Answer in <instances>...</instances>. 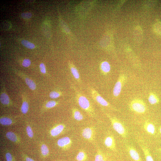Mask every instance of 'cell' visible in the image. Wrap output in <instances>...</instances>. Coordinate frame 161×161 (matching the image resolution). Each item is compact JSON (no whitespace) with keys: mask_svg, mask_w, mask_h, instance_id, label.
Segmentation results:
<instances>
[{"mask_svg":"<svg viewBox=\"0 0 161 161\" xmlns=\"http://www.w3.org/2000/svg\"><path fill=\"white\" fill-rule=\"evenodd\" d=\"M5 157L7 161H13V156L9 152H7L6 153Z\"/></svg>","mask_w":161,"mask_h":161,"instance_id":"d6a6232c","label":"cell"},{"mask_svg":"<svg viewBox=\"0 0 161 161\" xmlns=\"http://www.w3.org/2000/svg\"><path fill=\"white\" fill-rule=\"evenodd\" d=\"M126 147L130 156L134 161H142L138 153L134 147L130 145H128Z\"/></svg>","mask_w":161,"mask_h":161,"instance_id":"9c48e42d","label":"cell"},{"mask_svg":"<svg viewBox=\"0 0 161 161\" xmlns=\"http://www.w3.org/2000/svg\"><path fill=\"white\" fill-rule=\"evenodd\" d=\"M72 114L73 118L76 120L80 121L83 119V116L80 111L76 108L72 109Z\"/></svg>","mask_w":161,"mask_h":161,"instance_id":"d6986e66","label":"cell"},{"mask_svg":"<svg viewBox=\"0 0 161 161\" xmlns=\"http://www.w3.org/2000/svg\"><path fill=\"white\" fill-rule=\"evenodd\" d=\"M31 64V61L29 59H24L22 62V66L24 67H28Z\"/></svg>","mask_w":161,"mask_h":161,"instance_id":"1f68e13d","label":"cell"},{"mask_svg":"<svg viewBox=\"0 0 161 161\" xmlns=\"http://www.w3.org/2000/svg\"><path fill=\"white\" fill-rule=\"evenodd\" d=\"M127 79L126 76L124 74H121L120 75L113 88V93L114 96L117 97L119 95Z\"/></svg>","mask_w":161,"mask_h":161,"instance_id":"5b68a950","label":"cell"},{"mask_svg":"<svg viewBox=\"0 0 161 161\" xmlns=\"http://www.w3.org/2000/svg\"><path fill=\"white\" fill-rule=\"evenodd\" d=\"M41 150L42 155L44 156H46L49 153V149L47 146L44 144L41 145Z\"/></svg>","mask_w":161,"mask_h":161,"instance_id":"4316f807","label":"cell"},{"mask_svg":"<svg viewBox=\"0 0 161 161\" xmlns=\"http://www.w3.org/2000/svg\"><path fill=\"white\" fill-rule=\"evenodd\" d=\"M106 114L109 119L114 130L123 137L126 138L128 132L124 124L116 117H112L107 113H106Z\"/></svg>","mask_w":161,"mask_h":161,"instance_id":"7a4b0ae2","label":"cell"},{"mask_svg":"<svg viewBox=\"0 0 161 161\" xmlns=\"http://www.w3.org/2000/svg\"><path fill=\"white\" fill-rule=\"evenodd\" d=\"M65 128L64 125L62 124L57 125L54 126L50 131V134L53 137H56L60 134Z\"/></svg>","mask_w":161,"mask_h":161,"instance_id":"7c38bea8","label":"cell"},{"mask_svg":"<svg viewBox=\"0 0 161 161\" xmlns=\"http://www.w3.org/2000/svg\"><path fill=\"white\" fill-rule=\"evenodd\" d=\"M69 69L71 73L75 79L79 83L81 82V80L79 72L74 65L71 63H69Z\"/></svg>","mask_w":161,"mask_h":161,"instance_id":"5bb4252c","label":"cell"},{"mask_svg":"<svg viewBox=\"0 0 161 161\" xmlns=\"http://www.w3.org/2000/svg\"><path fill=\"white\" fill-rule=\"evenodd\" d=\"M21 43L25 47L30 49H33L35 47V46L33 44L26 40H22Z\"/></svg>","mask_w":161,"mask_h":161,"instance_id":"f1b7e54d","label":"cell"},{"mask_svg":"<svg viewBox=\"0 0 161 161\" xmlns=\"http://www.w3.org/2000/svg\"><path fill=\"white\" fill-rule=\"evenodd\" d=\"M153 29L156 33L161 36V22H157L155 23L153 25Z\"/></svg>","mask_w":161,"mask_h":161,"instance_id":"d4e9b609","label":"cell"},{"mask_svg":"<svg viewBox=\"0 0 161 161\" xmlns=\"http://www.w3.org/2000/svg\"><path fill=\"white\" fill-rule=\"evenodd\" d=\"M90 92L93 99L99 104L103 106L114 109L95 89L92 88H90Z\"/></svg>","mask_w":161,"mask_h":161,"instance_id":"277c9868","label":"cell"},{"mask_svg":"<svg viewBox=\"0 0 161 161\" xmlns=\"http://www.w3.org/2000/svg\"><path fill=\"white\" fill-rule=\"evenodd\" d=\"M148 100L149 103L152 105L157 103L159 101V100L157 96L152 92L149 93Z\"/></svg>","mask_w":161,"mask_h":161,"instance_id":"7402d4cb","label":"cell"},{"mask_svg":"<svg viewBox=\"0 0 161 161\" xmlns=\"http://www.w3.org/2000/svg\"><path fill=\"white\" fill-rule=\"evenodd\" d=\"M87 158L86 153L83 151H80L77 154L76 160L77 161H84Z\"/></svg>","mask_w":161,"mask_h":161,"instance_id":"603a6c76","label":"cell"},{"mask_svg":"<svg viewBox=\"0 0 161 161\" xmlns=\"http://www.w3.org/2000/svg\"><path fill=\"white\" fill-rule=\"evenodd\" d=\"M62 95L61 92L58 91H53L49 94V96L52 99H56Z\"/></svg>","mask_w":161,"mask_h":161,"instance_id":"484cf974","label":"cell"},{"mask_svg":"<svg viewBox=\"0 0 161 161\" xmlns=\"http://www.w3.org/2000/svg\"><path fill=\"white\" fill-rule=\"evenodd\" d=\"M25 159L26 161H35L32 158L27 156L25 157Z\"/></svg>","mask_w":161,"mask_h":161,"instance_id":"e575fe53","label":"cell"},{"mask_svg":"<svg viewBox=\"0 0 161 161\" xmlns=\"http://www.w3.org/2000/svg\"><path fill=\"white\" fill-rule=\"evenodd\" d=\"M72 143V141L70 138L68 137H66L58 140L57 144L59 147L66 149L70 147Z\"/></svg>","mask_w":161,"mask_h":161,"instance_id":"ba28073f","label":"cell"},{"mask_svg":"<svg viewBox=\"0 0 161 161\" xmlns=\"http://www.w3.org/2000/svg\"><path fill=\"white\" fill-rule=\"evenodd\" d=\"M15 73L25 81L26 84L31 90L34 91L36 89V85L35 82L25 74L17 71H15Z\"/></svg>","mask_w":161,"mask_h":161,"instance_id":"52a82bcc","label":"cell"},{"mask_svg":"<svg viewBox=\"0 0 161 161\" xmlns=\"http://www.w3.org/2000/svg\"><path fill=\"white\" fill-rule=\"evenodd\" d=\"M0 101L2 105L6 106H11L13 104L7 93L4 83H2L1 85Z\"/></svg>","mask_w":161,"mask_h":161,"instance_id":"8992f818","label":"cell"},{"mask_svg":"<svg viewBox=\"0 0 161 161\" xmlns=\"http://www.w3.org/2000/svg\"><path fill=\"white\" fill-rule=\"evenodd\" d=\"M143 128L148 133L151 135L154 134L155 133V128L152 123L146 121L144 123Z\"/></svg>","mask_w":161,"mask_h":161,"instance_id":"9a60e30c","label":"cell"},{"mask_svg":"<svg viewBox=\"0 0 161 161\" xmlns=\"http://www.w3.org/2000/svg\"><path fill=\"white\" fill-rule=\"evenodd\" d=\"M141 146L144 154L146 161H154L148 148L143 145H141Z\"/></svg>","mask_w":161,"mask_h":161,"instance_id":"44dd1931","label":"cell"},{"mask_svg":"<svg viewBox=\"0 0 161 161\" xmlns=\"http://www.w3.org/2000/svg\"><path fill=\"white\" fill-rule=\"evenodd\" d=\"M72 87L75 92V99L79 106L90 116L94 117L95 112L88 99L75 86H73Z\"/></svg>","mask_w":161,"mask_h":161,"instance_id":"6da1fadb","label":"cell"},{"mask_svg":"<svg viewBox=\"0 0 161 161\" xmlns=\"http://www.w3.org/2000/svg\"><path fill=\"white\" fill-rule=\"evenodd\" d=\"M26 131L28 136L30 138H33V133L30 126L27 125V126Z\"/></svg>","mask_w":161,"mask_h":161,"instance_id":"f546056e","label":"cell"},{"mask_svg":"<svg viewBox=\"0 0 161 161\" xmlns=\"http://www.w3.org/2000/svg\"><path fill=\"white\" fill-rule=\"evenodd\" d=\"M39 68L41 73L43 74L46 73V70L45 64L43 63H41L39 65Z\"/></svg>","mask_w":161,"mask_h":161,"instance_id":"836d02e7","label":"cell"},{"mask_svg":"<svg viewBox=\"0 0 161 161\" xmlns=\"http://www.w3.org/2000/svg\"><path fill=\"white\" fill-rule=\"evenodd\" d=\"M110 66L109 63L106 61L103 62L100 65V69L102 73L106 75L109 73L110 70Z\"/></svg>","mask_w":161,"mask_h":161,"instance_id":"ffe728a7","label":"cell"},{"mask_svg":"<svg viewBox=\"0 0 161 161\" xmlns=\"http://www.w3.org/2000/svg\"><path fill=\"white\" fill-rule=\"evenodd\" d=\"M159 150L161 151V148L159 149Z\"/></svg>","mask_w":161,"mask_h":161,"instance_id":"8d00e7d4","label":"cell"},{"mask_svg":"<svg viewBox=\"0 0 161 161\" xmlns=\"http://www.w3.org/2000/svg\"><path fill=\"white\" fill-rule=\"evenodd\" d=\"M129 106L131 111L138 114H143L147 110L145 103L142 100L138 98L132 100L129 104Z\"/></svg>","mask_w":161,"mask_h":161,"instance_id":"3957f363","label":"cell"},{"mask_svg":"<svg viewBox=\"0 0 161 161\" xmlns=\"http://www.w3.org/2000/svg\"><path fill=\"white\" fill-rule=\"evenodd\" d=\"M6 136L10 140L14 143H18L20 142V139L17 135L12 131H9L6 132Z\"/></svg>","mask_w":161,"mask_h":161,"instance_id":"e0dca14e","label":"cell"},{"mask_svg":"<svg viewBox=\"0 0 161 161\" xmlns=\"http://www.w3.org/2000/svg\"><path fill=\"white\" fill-rule=\"evenodd\" d=\"M58 103V101L51 100L47 101L44 104V108L46 109H50L56 106Z\"/></svg>","mask_w":161,"mask_h":161,"instance_id":"cb8c5ba5","label":"cell"},{"mask_svg":"<svg viewBox=\"0 0 161 161\" xmlns=\"http://www.w3.org/2000/svg\"><path fill=\"white\" fill-rule=\"evenodd\" d=\"M22 103L21 107V111L23 114H26L29 109V103L27 98L25 95H22Z\"/></svg>","mask_w":161,"mask_h":161,"instance_id":"ac0fdd59","label":"cell"},{"mask_svg":"<svg viewBox=\"0 0 161 161\" xmlns=\"http://www.w3.org/2000/svg\"><path fill=\"white\" fill-rule=\"evenodd\" d=\"M105 145L108 148L112 150H116V144L114 137L109 136L106 137L104 141Z\"/></svg>","mask_w":161,"mask_h":161,"instance_id":"8fae6325","label":"cell"},{"mask_svg":"<svg viewBox=\"0 0 161 161\" xmlns=\"http://www.w3.org/2000/svg\"><path fill=\"white\" fill-rule=\"evenodd\" d=\"M106 158L100 151L97 152L95 156L94 161H106Z\"/></svg>","mask_w":161,"mask_h":161,"instance_id":"83f0119b","label":"cell"},{"mask_svg":"<svg viewBox=\"0 0 161 161\" xmlns=\"http://www.w3.org/2000/svg\"><path fill=\"white\" fill-rule=\"evenodd\" d=\"M134 38L136 42H140L143 39V32L141 28L137 26L134 29Z\"/></svg>","mask_w":161,"mask_h":161,"instance_id":"4fadbf2b","label":"cell"},{"mask_svg":"<svg viewBox=\"0 0 161 161\" xmlns=\"http://www.w3.org/2000/svg\"><path fill=\"white\" fill-rule=\"evenodd\" d=\"M21 16L24 19L30 18L32 16V14L29 12H25L22 13L21 14Z\"/></svg>","mask_w":161,"mask_h":161,"instance_id":"4dcf8cb0","label":"cell"},{"mask_svg":"<svg viewBox=\"0 0 161 161\" xmlns=\"http://www.w3.org/2000/svg\"><path fill=\"white\" fill-rule=\"evenodd\" d=\"M15 120L12 117L8 116H1L0 118V123L4 126H10L15 123Z\"/></svg>","mask_w":161,"mask_h":161,"instance_id":"2e32d148","label":"cell"},{"mask_svg":"<svg viewBox=\"0 0 161 161\" xmlns=\"http://www.w3.org/2000/svg\"><path fill=\"white\" fill-rule=\"evenodd\" d=\"M160 131V133H161V127H160L159 129Z\"/></svg>","mask_w":161,"mask_h":161,"instance_id":"d590c367","label":"cell"},{"mask_svg":"<svg viewBox=\"0 0 161 161\" xmlns=\"http://www.w3.org/2000/svg\"><path fill=\"white\" fill-rule=\"evenodd\" d=\"M94 129L92 127H87L84 128L81 131L83 137L86 139L92 140L94 136Z\"/></svg>","mask_w":161,"mask_h":161,"instance_id":"30bf717a","label":"cell"}]
</instances>
